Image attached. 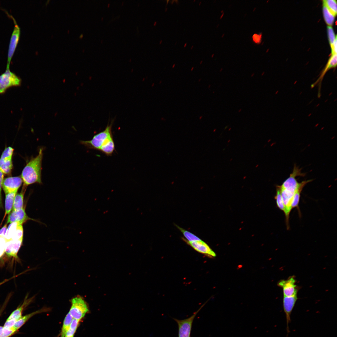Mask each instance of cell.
<instances>
[{
    "label": "cell",
    "instance_id": "6da1fadb",
    "mask_svg": "<svg viewBox=\"0 0 337 337\" xmlns=\"http://www.w3.org/2000/svg\"><path fill=\"white\" fill-rule=\"evenodd\" d=\"M113 122L108 123L102 131L95 135L90 140H81L80 143L88 148L100 151L107 156L114 151L115 144L112 132Z\"/></svg>",
    "mask_w": 337,
    "mask_h": 337
},
{
    "label": "cell",
    "instance_id": "7a4b0ae2",
    "mask_svg": "<svg viewBox=\"0 0 337 337\" xmlns=\"http://www.w3.org/2000/svg\"><path fill=\"white\" fill-rule=\"evenodd\" d=\"M43 150V148H40L38 154L32 157L22 170L21 177L24 186L27 187L34 183L42 184L41 172Z\"/></svg>",
    "mask_w": 337,
    "mask_h": 337
},
{
    "label": "cell",
    "instance_id": "3957f363",
    "mask_svg": "<svg viewBox=\"0 0 337 337\" xmlns=\"http://www.w3.org/2000/svg\"><path fill=\"white\" fill-rule=\"evenodd\" d=\"M22 79L6 67L5 71L0 75V94L4 93L9 88L21 86Z\"/></svg>",
    "mask_w": 337,
    "mask_h": 337
},
{
    "label": "cell",
    "instance_id": "277c9868",
    "mask_svg": "<svg viewBox=\"0 0 337 337\" xmlns=\"http://www.w3.org/2000/svg\"><path fill=\"white\" fill-rule=\"evenodd\" d=\"M71 306L69 312L73 319L80 320L89 311L87 304L80 296H77L71 300Z\"/></svg>",
    "mask_w": 337,
    "mask_h": 337
},
{
    "label": "cell",
    "instance_id": "5b68a950",
    "mask_svg": "<svg viewBox=\"0 0 337 337\" xmlns=\"http://www.w3.org/2000/svg\"><path fill=\"white\" fill-rule=\"evenodd\" d=\"M14 149L10 146L5 148L0 158V169L4 174H10L13 168L12 156Z\"/></svg>",
    "mask_w": 337,
    "mask_h": 337
},
{
    "label": "cell",
    "instance_id": "8992f818",
    "mask_svg": "<svg viewBox=\"0 0 337 337\" xmlns=\"http://www.w3.org/2000/svg\"><path fill=\"white\" fill-rule=\"evenodd\" d=\"M296 281L294 276L289 277L286 280H281L277 283V285L283 290V296H290L297 295L299 287L295 284Z\"/></svg>",
    "mask_w": 337,
    "mask_h": 337
},
{
    "label": "cell",
    "instance_id": "52a82bcc",
    "mask_svg": "<svg viewBox=\"0 0 337 337\" xmlns=\"http://www.w3.org/2000/svg\"><path fill=\"white\" fill-rule=\"evenodd\" d=\"M201 308L188 318L183 320L174 319L178 325V337H190L193 321Z\"/></svg>",
    "mask_w": 337,
    "mask_h": 337
},
{
    "label": "cell",
    "instance_id": "ba28073f",
    "mask_svg": "<svg viewBox=\"0 0 337 337\" xmlns=\"http://www.w3.org/2000/svg\"><path fill=\"white\" fill-rule=\"evenodd\" d=\"M297 299V295L290 296H283V305L286 317L287 335L290 332L289 324L291 321V315Z\"/></svg>",
    "mask_w": 337,
    "mask_h": 337
},
{
    "label": "cell",
    "instance_id": "9c48e42d",
    "mask_svg": "<svg viewBox=\"0 0 337 337\" xmlns=\"http://www.w3.org/2000/svg\"><path fill=\"white\" fill-rule=\"evenodd\" d=\"M13 20L15 26L11 37L7 54V67H10L11 61L18 44L20 35V28L14 18Z\"/></svg>",
    "mask_w": 337,
    "mask_h": 337
},
{
    "label": "cell",
    "instance_id": "30bf717a",
    "mask_svg": "<svg viewBox=\"0 0 337 337\" xmlns=\"http://www.w3.org/2000/svg\"><path fill=\"white\" fill-rule=\"evenodd\" d=\"M337 54L332 55L329 58L325 67L320 73L317 80L311 86L312 88L316 85L318 86V95H321V90L322 82L325 75L330 69L335 68L337 66Z\"/></svg>",
    "mask_w": 337,
    "mask_h": 337
},
{
    "label": "cell",
    "instance_id": "8fae6325",
    "mask_svg": "<svg viewBox=\"0 0 337 337\" xmlns=\"http://www.w3.org/2000/svg\"><path fill=\"white\" fill-rule=\"evenodd\" d=\"M183 240L198 252L210 257L216 256L215 252L205 242L201 239L199 241H188L182 237Z\"/></svg>",
    "mask_w": 337,
    "mask_h": 337
},
{
    "label": "cell",
    "instance_id": "7c38bea8",
    "mask_svg": "<svg viewBox=\"0 0 337 337\" xmlns=\"http://www.w3.org/2000/svg\"><path fill=\"white\" fill-rule=\"evenodd\" d=\"M22 182V180L20 176L7 177L3 179L2 188L5 194L17 191Z\"/></svg>",
    "mask_w": 337,
    "mask_h": 337
},
{
    "label": "cell",
    "instance_id": "4fadbf2b",
    "mask_svg": "<svg viewBox=\"0 0 337 337\" xmlns=\"http://www.w3.org/2000/svg\"><path fill=\"white\" fill-rule=\"evenodd\" d=\"M30 219L34 220L27 216L24 209L22 208L16 210H12L8 216L7 223L18 222L22 225L27 220ZM34 220L40 222L37 220Z\"/></svg>",
    "mask_w": 337,
    "mask_h": 337
},
{
    "label": "cell",
    "instance_id": "5bb4252c",
    "mask_svg": "<svg viewBox=\"0 0 337 337\" xmlns=\"http://www.w3.org/2000/svg\"><path fill=\"white\" fill-rule=\"evenodd\" d=\"M22 240H11L7 241L5 252L8 256L17 258V254L22 244Z\"/></svg>",
    "mask_w": 337,
    "mask_h": 337
},
{
    "label": "cell",
    "instance_id": "9a60e30c",
    "mask_svg": "<svg viewBox=\"0 0 337 337\" xmlns=\"http://www.w3.org/2000/svg\"><path fill=\"white\" fill-rule=\"evenodd\" d=\"M48 310L47 308H43L21 317L17 321L12 328L16 331L31 317L37 314L47 311Z\"/></svg>",
    "mask_w": 337,
    "mask_h": 337
},
{
    "label": "cell",
    "instance_id": "2e32d148",
    "mask_svg": "<svg viewBox=\"0 0 337 337\" xmlns=\"http://www.w3.org/2000/svg\"><path fill=\"white\" fill-rule=\"evenodd\" d=\"M17 191H15L6 194L5 200V212L4 218L7 214H9L13 208L15 197Z\"/></svg>",
    "mask_w": 337,
    "mask_h": 337
},
{
    "label": "cell",
    "instance_id": "e0dca14e",
    "mask_svg": "<svg viewBox=\"0 0 337 337\" xmlns=\"http://www.w3.org/2000/svg\"><path fill=\"white\" fill-rule=\"evenodd\" d=\"M26 187L23 186L21 192L16 195L14 199L12 210L23 208L24 196Z\"/></svg>",
    "mask_w": 337,
    "mask_h": 337
},
{
    "label": "cell",
    "instance_id": "ac0fdd59",
    "mask_svg": "<svg viewBox=\"0 0 337 337\" xmlns=\"http://www.w3.org/2000/svg\"><path fill=\"white\" fill-rule=\"evenodd\" d=\"M323 13L324 19L328 26L333 25L335 19L334 15L324 4H323Z\"/></svg>",
    "mask_w": 337,
    "mask_h": 337
},
{
    "label": "cell",
    "instance_id": "d6986e66",
    "mask_svg": "<svg viewBox=\"0 0 337 337\" xmlns=\"http://www.w3.org/2000/svg\"><path fill=\"white\" fill-rule=\"evenodd\" d=\"M73 318L68 313L64 320L60 333V337H65Z\"/></svg>",
    "mask_w": 337,
    "mask_h": 337
},
{
    "label": "cell",
    "instance_id": "ffe728a7",
    "mask_svg": "<svg viewBox=\"0 0 337 337\" xmlns=\"http://www.w3.org/2000/svg\"><path fill=\"white\" fill-rule=\"evenodd\" d=\"M275 198L277 207L285 213V207L283 203L279 185H277L276 186V193Z\"/></svg>",
    "mask_w": 337,
    "mask_h": 337
},
{
    "label": "cell",
    "instance_id": "44dd1931",
    "mask_svg": "<svg viewBox=\"0 0 337 337\" xmlns=\"http://www.w3.org/2000/svg\"><path fill=\"white\" fill-rule=\"evenodd\" d=\"M176 226L183 233L184 237L185 238H184L186 240L191 242L199 241L201 240L194 234L190 232L181 227L177 225H176Z\"/></svg>",
    "mask_w": 337,
    "mask_h": 337
},
{
    "label": "cell",
    "instance_id": "7402d4cb",
    "mask_svg": "<svg viewBox=\"0 0 337 337\" xmlns=\"http://www.w3.org/2000/svg\"><path fill=\"white\" fill-rule=\"evenodd\" d=\"M28 302L29 301L28 300L27 301H25L23 304L12 313L7 320L13 319H16L17 320L21 318L22 317V314L24 308Z\"/></svg>",
    "mask_w": 337,
    "mask_h": 337
},
{
    "label": "cell",
    "instance_id": "603a6c76",
    "mask_svg": "<svg viewBox=\"0 0 337 337\" xmlns=\"http://www.w3.org/2000/svg\"><path fill=\"white\" fill-rule=\"evenodd\" d=\"M19 224L18 222H13L9 224L4 237L7 241L11 240L13 234Z\"/></svg>",
    "mask_w": 337,
    "mask_h": 337
},
{
    "label": "cell",
    "instance_id": "cb8c5ba5",
    "mask_svg": "<svg viewBox=\"0 0 337 337\" xmlns=\"http://www.w3.org/2000/svg\"><path fill=\"white\" fill-rule=\"evenodd\" d=\"M323 3L327 7L330 12L335 16L337 14V2L335 0H324Z\"/></svg>",
    "mask_w": 337,
    "mask_h": 337
},
{
    "label": "cell",
    "instance_id": "d4e9b609",
    "mask_svg": "<svg viewBox=\"0 0 337 337\" xmlns=\"http://www.w3.org/2000/svg\"><path fill=\"white\" fill-rule=\"evenodd\" d=\"M80 321V320L74 319H73L65 336L67 337H74L79 324Z\"/></svg>",
    "mask_w": 337,
    "mask_h": 337
},
{
    "label": "cell",
    "instance_id": "484cf974",
    "mask_svg": "<svg viewBox=\"0 0 337 337\" xmlns=\"http://www.w3.org/2000/svg\"><path fill=\"white\" fill-rule=\"evenodd\" d=\"M303 188H299L295 193L293 197L291 204V208L292 209L293 208H296L298 209L299 212H300L299 204L300 198V194Z\"/></svg>",
    "mask_w": 337,
    "mask_h": 337
},
{
    "label": "cell",
    "instance_id": "4316f807",
    "mask_svg": "<svg viewBox=\"0 0 337 337\" xmlns=\"http://www.w3.org/2000/svg\"><path fill=\"white\" fill-rule=\"evenodd\" d=\"M23 228L22 224H19L13 234L11 240L23 239Z\"/></svg>",
    "mask_w": 337,
    "mask_h": 337
},
{
    "label": "cell",
    "instance_id": "83f0119b",
    "mask_svg": "<svg viewBox=\"0 0 337 337\" xmlns=\"http://www.w3.org/2000/svg\"><path fill=\"white\" fill-rule=\"evenodd\" d=\"M327 31L329 43L330 46H331L334 43L335 39L337 38V36H335L333 29L331 26H327Z\"/></svg>",
    "mask_w": 337,
    "mask_h": 337
},
{
    "label": "cell",
    "instance_id": "f1b7e54d",
    "mask_svg": "<svg viewBox=\"0 0 337 337\" xmlns=\"http://www.w3.org/2000/svg\"><path fill=\"white\" fill-rule=\"evenodd\" d=\"M15 332L12 327L10 328H3L0 337H9Z\"/></svg>",
    "mask_w": 337,
    "mask_h": 337
},
{
    "label": "cell",
    "instance_id": "f546056e",
    "mask_svg": "<svg viewBox=\"0 0 337 337\" xmlns=\"http://www.w3.org/2000/svg\"><path fill=\"white\" fill-rule=\"evenodd\" d=\"M7 241L4 237L0 236V258L5 252V248Z\"/></svg>",
    "mask_w": 337,
    "mask_h": 337
},
{
    "label": "cell",
    "instance_id": "4dcf8cb0",
    "mask_svg": "<svg viewBox=\"0 0 337 337\" xmlns=\"http://www.w3.org/2000/svg\"><path fill=\"white\" fill-rule=\"evenodd\" d=\"M252 38L254 43L256 44H259L261 42L262 34L261 33L258 34L254 33L252 36Z\"/></svg>",
    "mask_w": 337,
    "mask_h": 337
},
{
    "label": "cell",
    "instance_id": "1f68e13d",
    "mask_svg": "<svg viewBox=\"0 0 337 337\" xmlns=\"http://www.w3.org/2000/svg\"><path fill=\"white\" fill-rule=\"evenodd\" d=\"M4 174L0 169V208H2V200L1 191L2 188V182L4 179Z\"/></svg>",
    "mask_w": 337,
    "mask_h": 337
},
{
    "label": "cell",
    "instance_id": "d6a6232c",
    "mask_svg": "<svg viewBox=\"0 0 337 337\" xmlns=\"http://www.w3.org/2000/svg\"><path fill=\"white\" fill-rule=\"evenodd\" d=\"M17 320L15 319H12L9 320H7L6 323L4 324L3 328H12Z\"/></svg>",
    "mask_w": 337,
    "mask_h": 337
},
{
    "label": "cell",
    "instance_id": "836d02e7",
    "mask_svg": "<svg viewBox=\"0 0 337 337\" xmlns=\"http://www.w3.org/2000/svg\"><path fill=\"white\" fill-rule=\"evenodd\" d=\"M330 46L331 49L332 55L337 54V38L335 39L334 43Z\"/></svg>",
    "mask_w": 337,
    "mask_h": 337
},
{
    "label": "cell",
    "instance_id": "e575fe53",
    "mask_svg": "<svg viewBox=\"0 0 337 337\" xmlns=\"http://www.w3.org/2000/svg\"><path fill=\"white\" fill-rule=\"evenodd\" d=\"M7 229V224L5 225L3 227L0 229V236L5 237Z\"/></svg>",
    "mask_w": 337,
    "mask_h": 337
},
{
    "label": "cell",
    "instance_id": "d590c367",
    "mask_svg": "<svg viewBox=\"0 0 337 337\" xmlns=\"http://www.w3.org/2000/svg\"><path fill=\"white\" fill-rule=\"evenodd\" d=\"M3 328V327H2V326H0V335L1 334V333H2V332Z\"/></svg>",
    "mask_w": 337,
    "mask_h": 337
},
{
    "label": "cell",
    "instance_id": "8d00e7d4",
    "mask_svg": "<svg viewBox=\"0 0 337 337\" xmlns=\"http://www.w3.org/2000/svg\"><path fill=\"white\" fill-rule=\"evenodd\" d=\"M174 2H175L177 4H178V0H174Z\"/></svg>",
    "mask_w": 337,
    "mask_h": 337
},
{
    "label": "cell",
    "instance_id": "74e56055",
    "mask_svg": "<svg viewBox=\"0 0 337 337\" xmlns=\"http://www.w3.org/2000/svg\"><path fill=\"white\" fill-rule=\"evenodd\" d=\"M224 13H223L222 14V15L220 17V19H221L222 18V17H223V16L224 15Z\"/></svg>",
    "mask_w": 337,
    "mask_h": 337
},
{
    "label": "cell",
    "instance_id": "f35d334b",
    "mask_svg": "<svg viewBox=\"0 0 337 337\" xmlns=\"http://www.w3.org/2000/svg\"><path fill=\"white\" fill-rule=\"evenodd\" d=\"M166 1H167V2H166V6H167V4H168V2H169V0H167Z\"/></svg>",
    "mask_w": 337,
    "mask_h": 337
},
{
    "label": "cell",
    "instance_id": "ab89813d",
    "mask_svg": "<svg viewBox=\"0 0 337 337\" xmlns=\"http://www.w3.org/2000/svg\"><path fill=\"white\" fill-rule=\"evenodd\" d=\"M187 43H185V44H184V47H186V46H187Z\"/></svg>",
    "mask_w": 337,
    "mask_h": 337
},
{
    "label": "cell",
    "instance_id": "60d3db41",
    "mask_svg": "<svg viewBox=\"0 0 337 337\" xmlns=\"http://www.w3.org/2000/svg\"><path fill=\"white\" fill-rule=\"evenodd\" d=\"M168 9V8L167 7L165 8V12H166L167 11Z\"/></svg>",
    "mask_w": 337,
    "mask_h": 337
},
{
    "label": "cell",
    "instance_id": "b9f144b4",
    "mask_svg": "<svg viewBox=\"0 0 337 337\" xmlns=\"http://www.w3.org/2000/svg\"><path fill=\"white\" fill-rule=\"evenodd\" d=\"M174 2V0H173L171 2V4H173Z\"/></svg>",
    "mask_w": 337,
    "mask_h": 337
},
{
    "label": "cell",
    "instance_id": "7bdbcfd3",
    "mask_svg": "<svg viewBox=\"0 0 337 337\" xmlns=\"http://www.w3.org/2000/svg\"><path fill=\"white\" fill-rule=\"evenodd\" d=\"M162 42L163 41L162 40H161L159 42V44H161L162 43Z\"/></svg>",
    "mask_w": 337,
    "mask_h": 337
},
{
    "label": "cell",
    "instance_id": "ee69618b",
    "mask_svg": "<svg viewBox=\"0 0 337 337\" xmlns=\"http://www.w3.org/2000/svg\"><path fill=\"white\" fill-rule=\"evenodd\" d=\"M175 64H173V66H172V68H173L175 67Z\"/></svg>",
    "mask_w": 337,
    "mask_h": 337
},
{
    "label": "cell",
    "instance_id": "f6af8a7d",
    "mask_svg": "<svg viewBox=\"0 0 337 337\" xmlns=\"http://www.w3.org/2000/svg\"><path fill=\"white\" fill-rule=\"evenodd\" d=\"M156 24H157V22H154V26H155V25H156Z\"/></svg>",
    "mask_w": 337,
    "mask_h": 337
},
{
    "label": "cell",
    "instance_id": "bcb514c9",
    "mask_svg": "<svg viewBox=\"0 0 337 337\" xmlns=\"http://www.w3.org/2000/svg\"><path fill=\"white\" fill-rule=\"evenodd\" d=\"M49 0H47V2H46V5H47V4L48 3V2H49Z\"/></svg>",
    "mask_w": 337,
    "mask_h": 337
},
{
    "label": "cell",
    "instance_id": "7dc6e473",
    "mask_svg": "<svg viewBox=\"0 0 337 337\" xmlns=\"http://www.w3.org/2000/svg\"><path fill=\"white\" fill-rule=\"evenodd\" d=\"M193 46H191V49H193Z\"/></svg>",
    "mask_w": 337,
    "mask_h": 337
},
{
    "label": "cell",
    "instance_id": "c3c4849f",
    "mask_svg": "<svg viewBox=\"0 0 337 337\" xmlns=\"http://www.w3.org/2000/svg\"><path fill=\"white\" fill-rule=\"evenodd\" d=\"M214 54H212V55L211 56V57L212 58L213 57V56H214Z\"/></svg>",
    "mask_w": 337,
    "mask_h": 337
},
{
    "label": "cell",
    "instance_id": "681fc988",
    "mask_svg": "<svg viewBox=\"0 0 337 337\" xmlns=\"http://www.w3.org/2000/svg\"><path fill=\"white\" fill-rule=\"evenodd\" d=\"M193 69H194V67H193L191 69V71H192L193 70Z\"/></svg>",
    "mask_w": 337,
    "mask_h": 337
},
{
    "label": "cell",
    "instance_id": "f907efd6",
    "mask_svg": "<svg viewBox=\"0 0 337 337\" xmlns=\"http://www.w3.org/2000/svg\"><path fill=\"white\" fill-rule=\"evenodd\" d=\"M203 62V61H200V64H202V63Z\"/></svg>",
    "mask_w": 337,
    "mask_h": 337
},
{
    "label": "cell",
    "instance_id": "816d5d0a",
    "mask_svg": "<svg viewBox=\"0 0 337 337\" xmlns=\"http://www.w3.org/2000/svg\"><path fill=\"white\" fill-rule=\"evenodd\" d=\"M201 1H200V2H199V6H200V5H201Z\"/></svg>",
    "mask_w": 337,
    "mask_h": 337
},
{
    "label": "cell",
    "instance_id": "f5cc1de1",
    "mask_svg": "<svg viewBox=\"0 0 337 337\" xmlns=\"http://www.w3.org/2000/svg\"><path fill=\"white\" fill-rule=\"evenodd\" d=\"M224 34H223V35H222V37H223V36H224Z\"/></svg>",
    "mask_w": 337,
    "mask_h": 337
},
{
    "label": "cell",
    "instance_id": "db71d44e",
    "mask_svg": "<svg viewBox=\"0 0 337 337\" xmlns=\"http://www.w3.org/2000/svg\"><path fill=\"white\" fill-rule=\"evenodd\" d=\"M177 42H175V45H176V44H177Z\"/></svg>",
    "mask_w": 337,
    "mask_h": 337
},
{
    "label": "cell",
    "instance_id": "11a10c76",
    "mask_svg": "<svg viewBox=\"0 0 337 337\" xmlns=\"http://www.w3.org/2000/svg\"><path fill=\"white\" fill-rule=\"evenodd\" d=\"M202 116H200V117H200V118H199V119H200L201 118H202Z\"/></svg>",
    "mask_w": 337,
    "mask_h": 337
},
{
    "label": "cell",
    "instance_id": "9f6ffc18",
    "mask_svg": "<svg viewBox=\"0 0 337 337\" xmlns=\"http://www.w3.org/2000/svg\"><path fill=\"white\" fill-rule=\"evenodd\" d=\"M161 82H162V81H160V83H159V84H161Z\"/></svg>",
    "mask_w": 337,
    "mask_h": 337
},
{
    "label": "cell",
    "instance_id": "6f0895ef",
    "mask_svg": "<svg viewBox=\"0 0 337 337\" xmlns=\"http://www.w3.org/2000/svg\"><path fill=\"white\" fill-rule=\"evenodd\" d=\"M200 80H201V79H199V81H200Z\"/></svg>",
    "mask_w": 337,
    "mask_h": 337
},
{
    "label": "cell",
    "instance_id": "680465c9",
    "mask_svg": "<svg viewBox=\"0 0 337 337\" xmlns=\"http://www.w3.org/2000/svg\"><path fill=\"white\" fill-rule=\"evenodd\" d=\"M193 2H195V0H193Z\"/></svg>",
    "mask_w": 337,
    "mask_h": 337
},
{
    "label": "cell",
    "instance_id": "91938a15",
    "mask_svg": "<svg viewBox=\"0 0 337 337\" xmlns=\"http://www.w3.org/2000/svg\"><path fill=\"white\" fill-rule=\"evenodd\" d=\"M65 337H66V336H65Z\"/></svg>",
    "mask_w": 337,
    "mask_h": 337
}]
</instances>
